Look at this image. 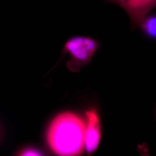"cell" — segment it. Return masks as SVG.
<instances>
[{"label": "cell", "instance_id": "1", "mask_svg": "<svg viewBox=\"0 0 156 156\" xmlns=\"http://www.w3.org/2000/svg\"><path fill=\"white\" fill-rule=\"evenodd\" d=\"M85 130L86 126L80 117L70 112L62 113L48 127V145L58 155H79L85 147Z\"/></svg>", "mask_w": 156, "mask_h": 156}, {"label": "cell", "instance_id": "2", "mask_svg": "<svg viewBox=\"0 0 156 156\" xmlns=\"http://www.w3.org/2000/svg\"><path fill=\"white\" fill-rule=\"evenodd\" d=\"M101 44V42L92 37L73 36L65 42L62 48L60 57L68 55L69 59L66 62L68 69L73 72H79L82 68L92 61Z\"/></svg>", "mask_w": 156, "mask_h": 156}, {"label": "cell", "instance_id": "3", "mask_svg": "<svg viewBox=\"0 0 156 156\" xmlns=\"http://www.w3.org/2000/svg\"><path fill=\"white\" fill-rule=\"evenodd\" d=\"M107 4H116L128 14L132 31L139 27L143 19L156 5V0H105Z\"/></svg>", "mask_w": 156, "mask_h": 156}, {"label": "cell", "instance_id": "4", "mask_svg": "<svg viewBox=\"0 0 156 156\" xmlns=\"http://www.w3.org/2000/svg\"><path fill=\"white\" fill-rule=\"evenodd\" d=\"M86 115L88 123L85 130V147L88 154H91L97 150L100 142V123L97 114L94 111L87 112Z\"/></svg>", "mask_w": 156, "mask_h": 156}, {"label": "cell", "instance_id": "5", "mask_svg": "<svg viewBox=\"0 0 156 156\" xmlns=\"http://www.w3.org/2000/svg\"><path fill=\"white\" fill-rule=\"evenodd\" d=\"M156 14L147 15L143 19L140 24V28L146 36L152 40L156 39Z\"/></svg>", "mask_w": 156, "mask_h": 156}, {"label": "cell", "instance_id": "6", "mask_svg": "<svg viewBox=\"0 0 156 156\" xmlns=\"http://www.w3.org/2000/svg\"><path fill=\"white\" fill-rule=\"evenodd\" d=\"M22 156H39L41 155V154L38 151L34 149H27L23 151L20 154Z\"/></svg>", "mask_w": 156, "mask_h": 156}]
</instances>
